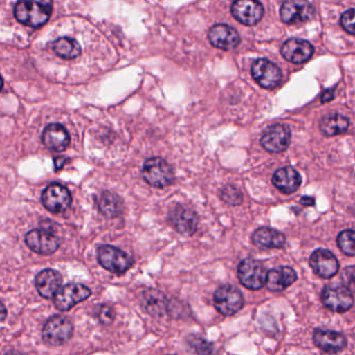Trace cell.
<instances>
[{
  "label": "cell",
  "mask_w": 355,
  "mask_h": 355,
  "mask_svg": "<svg viewBox=\"0 0 355 355\" xmlns=\"http://www.w3.org/2000/svg\"><path fill=\"white\" fill-rule=\"evenodd\" d=\"M300 201L303 205H313V203H315L313 199H311V197H302Z\"/></svg>",
  "instance_id": "38"
},
{
  "label": "cell",
  "mask_w": 355,
  "mask_h": 355,
  "mask_svg": "<svg viewBox=\"0 0 355 355\" xmlns=\"http://www.w3.org/2000/svg\"><path fill=\"white\" fill-rule=\"evenodd\" d=\"M170 222L181 234L191 236L197 230L199 217L188 208L178 205L170 212Z\"/></svg>",
  "instance_id": "16"
},
{
  "label": "cell",
  "mask_w": 355,
  "mask_h": 355,
  "mask_svg": "<svg viewBox=\"0 0 355 355\" xmlns=\"http://www.w3.org/2000/svg\"><path fill=\"white\" fill-rule=\"evenodd\" d=\"M52 49L60 57L73 60L81 53L80 45L76 39L71 37H60L52 44Z\"/></svg>",
  "instance_id": "27"
},
{
  "label": "cell",
  "mask_w": 355,
  "mask_h": 355,
  "mask_svg": "<svg viewBox=\"0 0 355 355\" xmlns=\"http://www.w3.org/2000/svg\"><path fill=\"white\" fill-rule=\"evenodd\" d=\"M280 52L288 62L302 64L311 57L313 47L309 42L304 39H290L282 45Z\"/></svg>",
  "instance_id": "17"
},
{
  "label": "cell",
  "mask_w": 355,
  "mask_h": 355,
  "mask_svg": "<svg viewBox=\"0 0 355 355\" xmlns=\"http://www.w3.org/2000/svg\"><path fill=\"white\" fill-rule=\"evenodd\" d=\"M73 334V324L64 316L56 315L46 322L43 338L48 345L60 346L68 342Z\"/></svg>",
  "instance_id": "4"
},
{
  "label": "cell",
  "mask_w": 355,
  "mask_h": 355,
  "mask_svg": "<svg viewBox=\"0 0 355 355\" xmlns=\"http://www.w3.org/2000/svg\"><path fill=\"white\" fill-rule=\"evenodd\" d=\"M340 24L347 33L355 35V10H349L343 14Z\"/></svg>",
  "instance_id": "33"
},
{
  "label": "cell",
  "mask_w": 355,
  "mask_h": 355,
  "mask_svg": "<svg viewBox=\"0 0 355 355\" xmlns=\"http://www.w3.org/2000/svg\"><path fill=\"white\" fill-rule=\"evenodd\" d=\"M348 118L338 113L328 114L320 122V130L328 137L343 134L348 130Z\"/></svg>",
  "instance_id": "25"
},
{
  "label": "cell",
  "mask_w": 355,
  "mask_h": 355,
  "mask_svg": "<svg viewBox=\"0 0 355 355\" xmlns=\"http://www.w3.org/2000/svg\"><path fill=\"white\" fill-rule=\"evenodd\" d=\"M143 305L152 316H162L167 309V300L163 293L158 290H147L143 293Z\"/></svg>",
  "instance_id": "26"
},
{
  "label": "cell",
  "mask_w": 355,
  "mask_h": 355,
  "mask_svg": "<svg viewBox=\"0 0 355 355\" xmlns=\"http://www.w3.org/2000/svg\"><path fill=\"white\" fill-rule=\"evenodd\" d=\"M309 265L317 275L323 278H331L338 273L340 268L334 253L322 248L313 251L309 259Z\"/></svg>",
  "instance_id": "15"
},
{
  "label": "cell",
  "mask_w": 355,
  "mask_h": 355,
  "mask_svg": "<svg viewBox=\"0 0 355 355\" xmlns=\"http://www.w3.org/2000/svg\"><path fill=\"white\" fill-rule=\"evenodd\" d=\"M87 286L80 284H69L60 288L54 296V304L60 311H66L91 296Z\"/></svg>",
  "instance_id": "8"
},
{
  "label": "cell",
  "mask_w": 355,
  "mask_h": 355,
  "mask_svg": "<svg viewBox=\"0 0 355 355\" xmlns=\"http://www.w3.org/2000/svg\"><path fill=\"white\" fill-rule=\"evenodd\" d=\"M100 211L109 218L116 217L122 211V201L118 195L106 191L99 201Z\"/></svg>",
  "instance_id": "28"
},
{
  "label": "cell",
  "mask_w": 355,
  "mask_h": 355,
  "mask_svg": "<svg viewBox=\"0 0 355 355\" xmlns=\"http://www.w3.org/2000/svg\"><path fill=\"white\" fill-rule=\"evenodd\" d=\"M253 79L264 89H274L282 80V71L270 60L261 58L251 66Z\"/></svg>",
  "instance_id": "10"
},
{
  "label": "cell",
  "mask_w": 355,
  "mask_h": 355,
  "mask_svg": "<svg viewBox=\"0 0 355 355\" xmlns=\"http://www.w3.org/2000/svg\"><path fill=\"white\" fill-rule=\"evenodd\" d=\"M322 302L334 313H345L352 307L354 299L344 286H327L322 291Z\"/></svg>",
  "instance_id": "7"
},
{
  "label": "cell",
  "mask_w": 355,
  "mask_h": 355,
  "mask_svg": "<svg viewBox=\"0 0 355 355\" xmlns=\"http://www.w3.org/2000/svg\"><path fill=\"white\" fill-rule=\"evenodd\" d=\"M297 280V274L291 267H278L267 272L266 286L270 291L280 292L294 284Z\"/></svg>",
  "instance_id": "22"
},
{
  "label": "cell",
  "mask_w": 355,
  "mask_h": 355,
  "mask_svg": "<svg viewBox=\"0 0 355 355\" xmlns=\"http://www.w3.org/2000/svg\"><path fill=\"white\" fill-rule=\"evenodd\" d=\"M2 87H3V79H2L1 75H0V91H1Z\"/></svg>",
  "instance_id": "39"
},
{
  "label": "cell",
  "mask_w": 355,
  "mask_h": 355,
  "mask_svg": "<svg viewBox=\"0 0 355 355\" xmlns=\"http://www.w3.org/2000/svg\"><path fill=\"white\" fill-rule=\"evenodd\" d=\"M62 282V275L57 271L45 269L39 272L35 277V286L42 297L52 298L60 290Z\"/></svg>",
  "instance_id": "21"
},
{
  "label": "cell",
  "mask_w": 355,
  "mask_h": 355,
  "mask_svg": "<svg viewBox=\"0 0 355 355\" xmlns=\"http://www.w3.org/2000/svg\"><path fill=\"white\" fill-rule=\"evenodd\" d=\"M313 340L316 346L326 353H338L347 346L346 338L332 330L316 329Z\"/></svg>",
  "instance_id": "18"
},
{
  "label": "cell",
  "mask_w": 355,
  "mask_h": 355,
  "mask_svg": "<svg viewBox=\"0 0 355 355\" xmlns=\"http://www.w3.org/2000/svg\"><path fill=\"white\" fill-rule=\"evenodd\" d=\"M291 141L290 129L284 125L269 127L261 138V145L270 153H282L288 149Z\"/></svg>",
  "instance_id": "13"
},
{
  "label": "cell",
  "mask_w": 355,
  "mask_h": 355,
  "mask_svg": "<svg viewBox=\"0 0 355 355\" xmlns=\"http://www.w3.org/2000/svg\"><path fill=\"white\" fill-rule=\"evenodd\" d=\"M209 39L214 47L222 50L234 49L240 43L238 33L232 27L224 24H217L212 27L209 31Z\"/></svg>",
  "instance_id": "19"
},
{
  "label": "cell",
  "mask_w": 355,
  "mask_h": 355,
  "mask_svg": "<svg viewBox=\"0 0 355 355\" xmlns=\"http://www.w3.org/2000/svg\"><path fill=\"white\" fill-rule=\"evenodd\" d=\"M143 176L151 186L164 188L174 182V172L165 160L154 157L149 158L143 164Z\"/></svg>",
  "instance_id": "2"
},
{
  "label": "cell",
  "mask_w": 355,
  "mask_h": 355,
  "mask_svg": "<svg viewBox=\"0 0 355 355\" xmlns=\"http://www.w3.org/2000/svg\"><path fill=\"white\" fill-rule=\"evenodd\" d=\"M52 8V0H17L14 14L19 22L37 28L49 20Z\"/></svg>",
  "instance_id": "1"
},
{
  "label": "cell",
  "mask_w": 355,
  "mask_h": 355,
  "mask_svg": "<svg viewBox=\"0 0 355 355\" xmlns=\"http://www.w3.org/2000/svg\"><path fill=\"white\" fill-rule=\"evenodd\" d=\"M25 241L29 248L39 255H51L60 246V240L51 230L39 228L27 233Z\"/></svg>",
  "instance_id": "9"
},
{
  "label": "cell",
  "mask_w": 355,
  "mask_h": 355,
  "mask_svg": "<svg viewBox=\"0 0 355 355\" xmlns=\"http://www.w3.org/2000/svg\"><path fill=\"white\" fill-rule=\"evenodd\" d=\"M332 99H334V91H331V89L326 91L325 93L322 95V102H328Z\"/></svg>",
  "instance_id": "36"
},
{
  "label": "cell",
  "mask_w": 355,
  "mask_h": 355,
  "mask_svg": "<svg viewBox=\"0 0 355 355\" xmlns=\"http://www.w3.org/2000/svg\"><path fill=\"white\" fill-rule=\"evenodd\" d=\"M280 18L286 24L307 22L313 16V8L307 0H286L280 8Z\"/></svg>",
  "instance_id": "12"
},
{
  "label": "cell",
  "mask_w": 355,
  "mask_h": 355,
  "mask_svg": "<svg viewBox=\"0 0 355 355\" xmlns=\"http://www.w3.org/2000/svg\"><path fill=\"white\" fill-rule=\"evenodd\" d=\"M338 245L340 251L347 255H355V230H343L338 236Z\"/></svg>",
  "instance_id": "29"
},
{
  "label": "cell",
  "mask_w": 355,
  "mask_h": 355,
  "mask_svg": "<svg viewBox=\"0 0 355 355\" xmlns=\"http://www.w3.org/2000/svg\"><path fill=\"white\" fill-rule=\"evenodd\" d=\"M188 342L199 355H212V352H213V346L205 338L192 336L189 338Z\"/></svg>",
  "instance_id": "31"
},
{
  "label": "cell",
  "mask_w": 355,
  "mask_h": 355,
  "mask_svg": "<svg viewBox=\"0 0 355 355\" xmlns=\"http://www.w3.org/2000/svg\"><path fill=\"white\" fill-rule=\"evenodd\" d=\"M244 299L242 293L230 284L219 286L214 294V305L220 313L232 316L242 309Z\"/></svg>",
  "instance_id": "5"
},
{
  "label": "cell",
  "mask_w": 355,
  "mask_h": 355,
  "mask_svg": "<svg viewBox=\"0 0 355 355\" xmlns=\"http://www.w3.org/2000/svg\"><path fill=\"white\" fill-rule=\"evenodd\" d=\"M72 197L70 191L62 185L50 184L46 187L42 194L44 207L53 213H62L70 207Z\"/></svg>",
  "instance_id": "11"
},
{
  "label": "cell",
  "mask_w": 355,
  "mask_h": 355,
  "mask_svg": "<svg viewBox=\"0 0 355 355\" xmlns=\"http://www.w3.org/2000/svg\"><path fill=\"white\" fill-rule=\"evenodd\" d=\"M97 257L102 267L114 274L125 273L133 264L132 257L128 253L110 245L100 246Z\"/></svg>",
  "instance_id": "3"
},
{
  "label": "cell",
  "mask_w": 355,
  "mask_h": 355,
  "mask_svg": "<svg viewBox=\"0 0 355 355\" xmlns=\"http://www.w3.org/2000/svg\"><path fill=\"white\" fill-rule=\"evenodd\" d=\"M64 163H66V158L64 157H57L54 159V165H55L56 170H60V168H62Z\"/></svg>",
  "instance_id": "35"
},
{
  "label": "cell",
  "mask_w": 355,
  "mask_h": 355,
  "mask_svg": "<svg viewBox=\"0 0 355 355\" xmlns=\"http://www.w3.org/2000/svg\"><path fill=\"white\" fill-rule=\"evenodd\" d=\"M42 139L45 147L53 152L64 151L70 143L68 131L60 124H51L46 127Z\"/></svg>",
  "instance_id": "20"
},
{
  "label": "cell",
  "mask_w": 355,
  "mask_h": 355,
  "mask_svg": "<svg viewBox=\"0 0 355 355\" xmlns=\"http://www.w3.org/2000/svg\"><path fill=\"white\" fill-rule=\"evenodd\" d=\"M4 355H20V354H19V353H17V352H8V353H6V354H4Z\"/></svg>",
  "instance_id": "40"
},
{
  "label": "cell",
  "mask_w": 355,
  "mask_h": 355,
  "mask_svg": "<svg viewBox=\"0 0 355 355\" xmlns=\"http://www.w3.org/2000/svg\"><path fill=\"white\" fill-rule=\"evenodd\" d=\"M98 317H99L100 321L104 324H109L113 321L114 319V311L112 307L109 305H101L99 311H98Z\"/></svg>",
  "instance_id": "34"
},
{
  "label": "cell",
  "mask_w": 355,
  "mask_h": 355,
  "mask_svg": "<svg viewBox=\"0 0 355 355\" xmlns=\"http://www.w3.org/2000/svg\"><path fill=\"white\" fill-rule=\"evenodd\" d=\"M232 14L239 22L251 26L263 18L264 8L257 0H235Z\"/></svg>",
  "instance_id": "14"
},
{
  "label": "cell",
  "mask_w": 355,
  "mask_h": 355,
  "mask_svg": "<svg viewBox=\"0 0 355 355\" xmlns=\"http://www.w3.org/2000/svg\"><path fill=\"white\" fill-rule=\"evenodd\" d=\"M238 278L245 288L249 290H259L266 284L267 272L259 261L245 259L239 265Z\"/></svg>",
  "instance_id": "6"
},
{
  "label": "cell",
  "mask_w": 355,
  "mask_h": 355,
  "mask_svg": "<svg viewBox=\"0 0 355 355\" xmlns=\"http://www.w3.org/2000/svg\"><path fill=\"white\" fill-rule=\"evenodd\" d=\"M274 186L284 194H291L299 188L301 184V176L296 170L290 166L276 170L272 178Z\"/></svg>",
  "instance_id": "23"
},
{
  "label": "cell",
  "mask_w": 355,
  "mask_h": 355,
  "mask_svg": "<svg viewBox=\"0 0 355 355\" xmlns=\"http://www.w3.org/2000/svg\"><path fill=\"white\" fill-rule=\"evenodd\" d=\"M342 282L350 292H355V266H349L343 270Z\"/></svg>",
  "instance_id": "32"
},
{
  "label": "cell",
  "mask_w": 355,
  "mask_h": 355,
  "mask_svg": "<svg viewBox=\"0 0 355 355\" xmlns=\"http://www.w3.org/2000/svg\"><path fill=\"white\" fill-rule=\"evenodd\" d=\"M220 197L224 199L226 203H230V205H240L243 201V195L241 191L237 187L228 185L221 189Z\"/></svg>",
  "instance_id": "30"
},
{
  "label": "cell",
  "mask_w": 355,
  "mask_h": 355,
  "mask_svg": "<svg viewBox=\"0 0 355 355\" xmlns=\"http://www.w3.org/2000/svg\"><path fill=\"white\" fill-rule=\"evenodd\" d=\"M6 313H8V311H6V307H4L3 303L0 301V322L6 319Z\"/></svg>",
  "instance_id": "37"
},
{
  "label": "cell",
  "mask_w": 355,
  "mask_h": 355,
  "mask_svg": "<svg viewBox=\"0 0 355 355\" xmlns=\"http://www.w3.org/2000/svg\"><path fill=\"white\" fill-rule=\"evenodd\" d=\"M253 242L261 248H282L286 243L284 234L270 228H261L253 235Z\"/></svg>",
  "instance_id": "24"
}]
</instances>
